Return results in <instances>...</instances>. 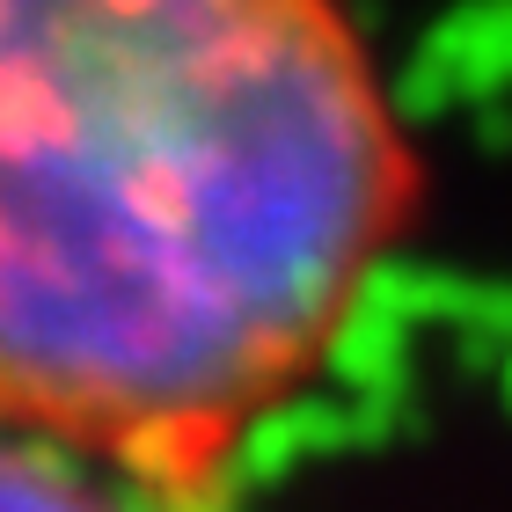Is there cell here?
I'll return each mask as SVG.
<instances>
[{"label": "cell", "instance_id": "1", "mask_svg": "<svg viewBox=\"0 0 512 512\" xmlns=\"http://www.w3.org/2000/svg\"><path fill=\"white\" fill-rule=\"evenodd\" d=\"M417 205L352 0H0V425L213 512Z\"/></svg>", "mask_w": 512, "mask_h": 512}, {"label": "cell", "instance_id": "2", "mask_svg": "<svg viewBox=\"0 0 512 512\" xmlns=\"http://www.w3.org/2000/svg\"><path fill=\"white\" fill-rule=\"evenodd\" d=\"M0 512H125V491L96 483L88 461L0 425Z\"/></svg>", "mask_w": 512, "mask_h": 512}]
</instances>
